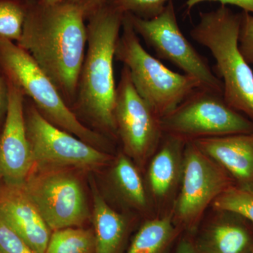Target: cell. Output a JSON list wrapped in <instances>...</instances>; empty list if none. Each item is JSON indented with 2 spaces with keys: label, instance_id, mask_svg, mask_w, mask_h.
<instances>
[{
  "label": "cell",
  "instance_id": "6da1fadb",
  "mask_svg": "<svg viewBox=\"0 0 253 253\" xmlns=\"http://www.w3.org/2000/svg\"><path fill=\"white\" fill-rule=\"evenodd\" d=\"M85 21L83 11L68 1L44 5L27 0L22 35L16 42L53 82L71 109L87 45Z\"/></svg>",
  "mask_w": 253,
  "mask_h": 253
},
{
  "label": "cell",
  "instance_id": "7a4b0ae2",
  "mask_svg": "<svg viewBox=\"0 0 253 253\" xmlns=\"http://www.w3.org/2000/svg\"><path fill=\"white\" fill-rule=\"evenodd\" d=\"M123 17L122 13L104 4L86 19L87 45L73 106L113 136L118 135L113 63Z\"/></svg>",
  "mask_w": 253,
  "mask_h": 253
},
{
  "label": "cell",
  "instance_id": "3957f363",
  "mask_svg": "<svg viewBox=\"0 0 253 253\" xmlns=\"http://www.w3.org/2000/svg\"><path fill=\"white\" fill-rule=\"evenodd\" d=\"M241 20V12L220 5L200 12L190 36L209 49L215 60L214 73L222 82L226 103L253 121V71L239 49Z\"/></svg>",
  "mask_w": 253,
  "mask_h": 253
},
{
  "label": "cell",
  "instance_id": "277c9868",
  "mask_svg": "<svg viewBox=\"0 0 253 253\" xmlns=\"http://www.w3.org/2000/svg\"><path fill=\"white\" fill-rule=\"evenodd\" d=\"M0 70L50 123L94 147L106 144L103 134L78 119L53 82L29 53L16 42L0 40Z\"/></svg>",
  "mask_w": 253,
  "mask_h": 253
},
{
  "label": "cell",
  "instance_id": "5b68a950",
  "mask_svg": "<svg viewBox=\"0 0 253 253\" xmlns=\"http://www.w3.org/2000/svg\"><path fill=\"white\" fill-rule=\"evenodd\" d=\"M115 60L128 68L136 91L160 118L175 109L195 89L202 87L197 80L174 72L150 54L141 45L126 14Z\"/></svg>",
  "mask_w": 253,
  "mask_h": 253
},
{
  "label": "cell",
  "instance_id": "8992f818",
  "mask_svg": "<svg viewBox=\"0 0 253 253\" xmlns=\"http://www.w3.org/2000/svg\"><path fill=\"white\" fill-rule=\"evenodd\" d=\"M163 134L189 141L253 131V121L233 109L223 93L199 87L161 118Z\"/></svg>",
  "mask_w": 253,
  "mask_h": 253
},
{
  "label": "cell",
  "instance_id": "52a82bcc",
  "mask_svg": "<svg viewBox=\"0 0 253 253\" xmlns=\"http://www.w3.org/2000/svg\"><path fill=\"white\" fill-rule=\"evenodd\" d=\"M126 14L137 36L154 50L157 58L172 63L197 80L202 87L223 93L222 82L181 32L173 0L161 14L151 19Z\"/></svg>",
  "mask_w": 253,
  "mask_h": 253
},
{
  "label": "cell",
  "instance_id": "ba28073f",
  "mask_svg": "<svg viewBox=\"0 0 253 253\" xmlns=\"http://www.w3.org/2000/svg\"><path fill=\"white\" fill-rule=\"evenodd\" d=\"M24 116L32 157L38 168L91 169L109 161V155L50 123L27 97Z\"/></svg>",
  "mask_w": 253,
  "mask_h": 253
},
{
  "label": "cell",
  "instance_id": "9c48e42d",
  "mask_svg": "<svg viewBox=\"0 0 253 253\" xmlns=\"http://www.w3.org/2000/svg\"><path fill=\"white\" fill-rule=\"evenodd\" d=\"M185 146L181 188L174 214L176 222L188 230H193L208 206L236 184L230 174L194 143L189 141Z\"/></svg>",
  "mask_w": 253,
  "mask_h": 253
},
{
  "label": "cell",
  "instance_id": "30bf717a",
  "mask_svg": "<svg viewBox=\"0 0 253 253\" xmlns=\"http://www.w3.org/2000/svg\"><path fill=\"white\" fill-rule=\"evenodd\" d=\"M28 176L23 187L50 230L81 226L88 217L81 183L76 176L56 168H42Z\"/></svg>",
  "mask_w": 253,
  "mask_h": 253
},
{
  "label": "cell",
  "instance_id": "8fae6325",
  "mask_svg": "<svg viewBox=\"0 0 253 253\" xmlns=\"http://www.w3.org/2000/svg\"><path fill=\"white\" fill-rule=\"evenodd\" d=\"M115 121L118 135L128 156L143 163L163 139L161 118L136 91L126 66L116 88Z\"/></svg>",
  "mask_w": 253,
  "mask_h": 253
},
{
  "label": "cell",
  "instance_id": "7c38bea8",
  "mask_svg": "<svg viewBox=\"0 0 253 253\" xmlns=\"http://www.w3.org/2000/svg\"><path fill=\"white\" fill-rule=\"evenodd\" d=\"M6 81L9 104L0 132V176L5 183L22 185L35 166L25 123L26 96L17 86Z\"/></svg>",
  "mask_w": 253,
  "mask_h": 253
},
{
  "label": "cell",
  "instance_id": "4fadbf2b",
  "mask_svg": "<svg viewBox=\"0 0 253 253\" xmlns=\"http://www.w3.org/2000/svg\"><path fill=\"white\" fill-rule=\"evenodd\" d=\"M0 215L38 253H45L52 231L22 185L0 184Z\"/></svg>",
  "mask_w": 253,
  "mask_h": 253
},
{
  "label": "cell",
  "instance_id": "5bb4252c",
  "mask_svg": "<svg viewBox=\"0 0 253 253\" xmlns=\"http://www.w3.org/2000/svg\"><path fill=\"white\" fill-rule=\"evenodd\" d=\"M192 142L224 168L237 187L253 192V131Z\"/></svg>",
  "mask_w": 253,
  "mask_h": 253
},
{
  "label": "cell",
  "instance_id": "9a60e30c",
  "mask_svg": "<svg viewBox=\"0 0 253 253\" xmlns=\"http://www.w3.org/2000/svg\"><path fill=\"white\" fill-rule=\"evenodd\" d=\"M210 224L196 243L200 253H251L253 224L241 214L226 211Z\"/></svg>",
  "mask_w": 253,
  "mask_h": 253
},
{
  "label": "cell",
  "instance_id": "2e32d148",
  "mask_svg": "<svg viewBox=\"0 0 253 253\" xmlns=\"http://www.w3.org/2000/svg\"><path fill=\"white\" fill-rule=\"evenodd\" d=\"M164 142L149 165L148 177L151 192L158 201L169 197L181 180L183 146L185 141L164 134Z\"/></svg>",
  "mask_w": 253,
  "mask_h": 253
},
{
  "label": "cell",
  "instance_id": "e0dca14e",
  "mask_svg": "<svg viewBox=\"0 0 253 253\" xmlns=\"http://www.w3.org/2000/svg\"><path fill=\"white\" fill-rule=\"evenodd\" d=\"M95 253H120L126 238V221L93 186Z\"/></svg>",
  "mask_w": 253,
  "mask_h": 253
},
{
  "label": "cell",
  "instance_id": "ac0fdd59",
  "mask_svg": "<svg viewBox=\"0 0 253 253\" xmlns=\"http://www.w3.org/2000/svg\"><path fill=\"white\" fill-rule=\"evenodd\" d=\"M177 231L171 216L147 221L136 233L126 253H167Z\"/></svg>",
  "mask_w": 253,
  "mask_h": 253
},
{
  "label": "cell",
  "instance_id": "d6986e66",
  "mask_svg": "<svg viewBox=\"0 0 253 253\" xmlns=\"http://www.w3.org/2000/svg\"><path fill=\"white\" fill-rule=\"evenodd\" d=\"M113 177L121 194L134 207L145 209L147 196L137 169L125 154L118 156L113 169Z\"/></svg>",
  "mask_w": 253,
  "mask_h": 253
},
{
  "label": "cell",
  "instance_id": "ffe728a7",
  "mask_svg": "<svg viewBox=\"0 0 253 253\" xmlns=\"http://www.w3.org/2000/svg\"><path fill=\"white\" fill-rule=\"evenodd\" d=\"M45 253H95L94 232L75 227L52 231Z\"/></svg>",
  "mask_w": 253,
  "mask_h": 253
},
{
  "label": "cell",
  "instance_id": "44dd1931",
  "mask_svg": "<svg viewBox=\"0 0 253 253\" xmlns=\"http://www.w3.org/2000/svg\"><path fill=\"white\" fill-rule=\"evenodd\" d=\"M26 11L27 0H0V40L19 41Z\"/></svg>",
  "mask_w": 253,
  "mask_h": 253
},
{
  "label": "cell",
  "instance_id": "7402d4cb",
  "mask_svg": "<svg viewBox=\"0 0 253 253\" xmlns=\"http://www.w3.org/2000/svg\"><path fill=\"white\" fill-rule=\"evenodd\" d=\"M216 211H226L241 214L253 224V192L233 186L213 201Z\"/></svg>",
  "mask_w": 253,
  "mask_h": 253
},
{
  "label": "cell",
  "instance_id": "603a6c76",
  "mask_svg": "<svg viewBox=\"0 0 253 253\" xmlns=\"http://www.w3.org/2000/svg\"><path fill=\"white\" fill-rule=\"evenodd\" d=\"M170 0H106L105 4L122 13L151 19L163 12Z\"/></svg>",
  "mask_w": 253,
  "mask_h": 253
},
{
  "label": "cell",
  "instance_id": "cb8c5ba5",
  "mask_svg": "<svg viewBox=\"0 0 253 253\" xmlns=\"http://www.w3.org/2000/svg\"><path fill=\"white\" fill-rule=\"evenodd\" d=\"M0 253H38L0 215Z\"/></svg>",
  "mask_w": 253,
  "mask_h": 253
},
{
  "label": "cell",
  "instance_id": "d4e9b609",
  "mask_svg": "<svg viewBox=\"0 0 253 253\" xmlns=\"http://www.w3.org/2000/svg\"><path fill=\"white\" fill-rule=\"evenodd\" d=\"M239 46L246 61L253 64V14L241 11Z\"/></svg>",
  "mask_w": 253,
  "mask_h": 253
},
{
  "label": "cell",
  "instance_id": "484cf974",
  "mask_svg": "<svg viewBox=\"0 0 253 253\" xmlns=\"http://www.w3.org/2000/svg\"><path fill=\"white\" fill-rule=\"evenodd\" d=\"M206 1H215L225 6L232 5L240 8L243 11L253 14V0H187L185 4L186 12L189 14L195 6Z\"/></svg>",
  "mask_w": 253,
  "mask_h": 253
},
{
  "label": "cell",
  "instance_id": "4316f807",
  "mask_svg": "<svg viewBox=\"0 0 253 253\" xmlns=\"http://www.w3.org/2000/svg\"><path fill=\"white\" fill-rule=\"evenodd\" d=\"M76 5L84 13L86 20L98 9L104 6L106 0H64Z\"/></svg>",
  "mask_w": 253,
  "mask_h": 253
},
{
  "label": "cell",
  "instance_id": "83f0119b",
  "mask_svg": "<svg viewBox=\"0 0 253 253\" xmlns=\"http://www.w3.org/2000/svg\"><path fill=\"white\" fill-rule=\"evenodd\" d=\"M9 104V86L6 78L0 70V125L4 122Z\"/></svg>",
  "mask_w": 253,
  "mask_h": 253
},
{
  "label": "cell",
  "instance_id": "f1b7e54d",
  "mask_svg": "<svg viewBox=\"0 0 253 253\" xmlns=\"http://www.w3.org/2000/svg\"><path fill=\"white\" fill-rule=\"evenodd\" d=\"M175 253H200L197 246L188 238H184L176 247Z\"/></svg>",
  "mask_w": 253,
  "mask_h": 253
},
{
  "label": "cell",
  "instance_id": "f546056e",
  "mask_svg": "<svg viewBox=\"0 0 253 253\" xmlns=\"http://www.w3.org/2000/svg\"><path fill=\"white\" fill-rule=\"evenodd\" d=\"M38 1L42 4L53 5L62 2L64 0H38Z\"/></svg>",
  "mask_w": 253,
  "mask_h": 253
},
{
  "label": "cell",
  "instance_id": "4dcf8cb0",
  "mask_svg": "<svg viewBox=\"0 0 253 253\" xmlns=\"http://www.w3.org/2000/svg\"><path fill=\"white\" fill-rule=\"evenodd\" d=\"M1 180V176H0V181ZM0 184H1V183H0Z\"/></svg>",
  "mask_w": 253,
  "mask_h": 253
},
{
  "label": "cell",
  "instance_id": "1f68e13d",
  "mask_svg": "<svg viewBox=\"0 0 253 253\" xmlns=\"http://www.w3.org/2000/svg\"><path fill=\"white\" fill-rule=\"evenodd\" d=\"M251 253H253V251H252V252H251Z\"/></svg>",
  "mask_w": 253,
  "mask_h": 253
}]
</instances>
